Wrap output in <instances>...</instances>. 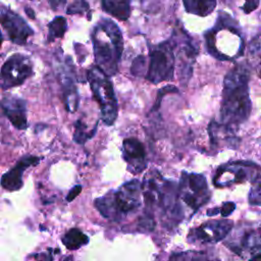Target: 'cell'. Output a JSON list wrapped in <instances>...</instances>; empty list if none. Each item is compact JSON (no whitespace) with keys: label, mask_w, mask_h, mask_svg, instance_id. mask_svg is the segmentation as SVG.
<instances>
[{"label":"cell","mask_w":261,"mask_h":261,"mask_svg":"<svg viewBox=\"0 0 261 261\" xmlns=\"http://www.w3.org/2000/svg\"><path fill=\"white\" fill-rule=\"evenodd\" d=\"M145 210L139 219V227L152 231L155 227L154 214L159 210L162 222L169 227L177 225L184 218L179 204L178 186L172 180L163 178L157 170L146 174L142 182Z\"/></svg>","instance_id":"cell-1"},{"label":"cell","mask_w":261,"mask_h":261,"mask_svg":"<svg viewBox=\"0 0 261 261\" xmlns=\"http://www.w3.org/2000/svg\"><path fill=\"white\" fill-rule=\"evenodd\" d=\"M249 79L250 71L245 63L237 64L224 77L220 122L233 130L244 123L251 113Z\"/></svg>","instance_id":"cell-2"},{"label":"cell","mask_w":261,"mask_h":261,"mask_svg":"<svg viewBox=\"0 0 261 261\" xmlns=\"http://www.w3.org/2000/svg\"><path fill=\"white\" fill-rule=\"evenodd\" d=\"M96 64L107 75H114L123 51L122 34L115 22L103 18L92 34Z\"/></svg>","instance_id":"cell-3"},{"label":"cell","mask_w":261,"mask_h":261,"mask_svg":"<svg viewBox=\"0 0 261 261\" xmlns=\"http://www.w3.org/2000/svg\"><path fill=\"white\" fill-rule=\"evenodd\" d=\"M141 195H143L142 184L138 179H132L117 190L109 191L95 199L94 205L104 218L120 221L140 208Z\"/></svg>","instance_id":"cell-4"},{"label":"cell","mask_w":261,"mask_h":261,"mask_svg":"<svg viewBox=\"0 0 261 261\" xmlns=\"http://www.w3.org/2000/svg\"><path fill=\"white\" fill-rule=\"evenodd\" d=\"M207 50L221 60H231L243 54L244 40L237 23L225 13H220L213 29L205 34Z\"/></svg>","instance_id":"cell-5"},{"label":"cell","mask_w":261,"mask_h":261,"mask_svg":"<svg viewBox=\"0 0 261 261\" xmlns=\"http://www.w3.org/2000/svg\"><path fill=\"white\" fill-rule=\"evenodd\" d=\"M87 77L92 93L101 110V118L106 125H112L117 117V100L109 75L97 65L88 70Z\"/></svg>","instance_id":"cell-6"},{"label":"cell","mask_w":261,"mask_h":261,"mask_svg":"<svg viewBox=\"0 0 261 261\" xmlns=\"http://www.w3.org/2000/svg\"><path fill=\"white\" fill-rule=\"evenodd\" d=\"M174 47L175 42L173 39H170L154 46L150 50L148 69L145 76L149 82L159 84L172 80L175 62Z\"/></svg>","instance_id":"cell-7"},{"label":"cell","mask_w":261,"mask_h":261,"mask_svg":"<svg viewBox=\"0 0 261 261\" xmlns=\"http://www.w3.org/2000/svg\"><path fill=\"white\" fill-rule=\"evenodd\" d=\"M178 196L193 213L197 212L211 197L205 176L200 173L182 171L178 184Z\"/></svg>","instance_id":"cell-8"},{"label":"cell","mask_w":261,"mask_h":261,"mask_svg":"<svg viewBox=\"0 0 261 261\" xmlns=\"http://www.w3.org/2000/svg\"><path fill=\"white\" fill-rule=\"evenodd\" d=\"M261 175V168L251 161H233L220 165L214 176L213 185L217 188H226L232 185L254 181Z\"/></svg>","instance_id":"cell-9"},{"label":"cell","mask_w":261,"mask_h":261,"mask_svg":"<svg viewBox=\"0 0 261 261\" xmlns=\"http://www.w3.org/2000/svg\"><path fill=\"white\" fill-rule=\"evenodd\" d=\"M33 74L31 59L20 53L11 55L1 67V88L10 89L21 85Z\"/></svg>","instance_id":"cell-10"},{"label":"cell","mask_w":261,"mask_h":261,"mask_svg":"<svg viewBox=\"0 0 261 261\" xmlns=\"http://www.w3.org/2000/svg\"><path fill=\"white\" fill-rule=\"evenodd\" d=\"M232 226L233 223L229 219L210 220L192 228L187 236V241L192 244H214L223 240Z\"/></svg>","instance_id":"cell-11"},{"label":"cell","mask_w":261,"mask_h":261,"mask_svg":"<svg viewBox=\"0 0 261 261\" xmlns=\"http://www.w3.org/2000/svg\"><path fill=\"white\" fill-rule=\"evenodd\" d=\"M225 245L240 256L245 254H254L253 256H255L261 250V225H249L239 229L233 234V239L226 242Z\"/></svg>","instance_id":"cell-12"},{"label":"cell","mask_w":261,"mask_h":261,"mask_svg":"<svg viewBox=\"0 0 261 261\" xmlns=\"http://www.w3.org/2000/svg\"><path fill=\"white\" fill-rule=\"evenodd\" d=\"M1 25L7 33L9 40L17 45H24L28 38L34 35V31L24 19L5 6L1 8Z\"/></svg>","instance_id":"cell-13"},{"label":"cell","mask_w":261,"mask_h":261,"mask_svg":"<svg viewBox=\"0 0 261 261\" xmlns=\"http://www.w3.org/2000/svg\"><path fill=\"white\" fill-rule=\"evenodd\" d=\"M122 157L127 164V169L134 173H140L147 167L146 150L137 138H126L122 141Z\"/></svg>","instance_id":"cell-14"},{"label":"cell","mask_w":261,"mask_h":261,"mask_svg":"<svg viewBox=\"0 0 261 261\" xmlns=\"http://www.w3.org/2000/svg\"><path fill=\"white\" fill-rule=\"evenodd\" d=\"M2 111L11 124L20 130L28 127L25 101L14 95L4 96L1 100Z\"/></svg>","instance_id":"cell-15"},{"label":"cell","mask_w":261,"mask_h":261,"mask_svg":"<svg viewBox=\"0 0 261 261\" xmlns=\"http://www.w3.org/2000/svg\"><path fill=\"white\" fill-rule=\"evenodd\" d=\"M41 158L33 155H25L20 158L17 163L1 177V186L4 190L13 192L19 190L22 185V174L23 171L32 165H37Z\"/></svg>","instance_id":"cell-16"},{"label":"cell","mask_w":261,"mask_h":261,"mask_svg":"<svg viewBox=\"0 0 261 261\" xmlns=\"http://www.w3.org/2000/svg\"><path fill=\"white\" fill-rule=\"evenodd\" d=\"M60 84L62 87V95L65 109L68 112H75L79 106V93L75 86V81L72 77L71 73H68V70L65 69L61 73Z\"/></svg>","instance_id":"cell-17"},{"label":"cell","mask_w":261,"mask_h":261,"mask_svg":"<svg viewBox=\"0 0 261 261\" xmlns=\"http://www.w3.org/2000/svg\"><path fill=\"white\" fill-rule=\"evenodd\" d=\"M104 11L119 20H126L130 14V0H102Z\"/></svg>","instance_id":"cell-18"},{"label":"cell","mask_w":261,"mask_h":261,"mask_svg":"<svg viewBox=\"0 0 261 261\" xmlns=\"http://www.w3.org/2000/svg\"><path fill=\"white\" fill-rule=\"evenodd\" d=\"M187 12L199 16L210 14L216 7V0H182Z\"/></svg>","instance_id":"cell-19"},{"label":"cell","mask_w":261,"mask_h":261,"mask_svg":"<svg viewBox=\"0 0 261 261\" xmlns=\"http://www.w3.org/2000/svg\"><path fill=\"white\" fill-rule=\"evenodd\" d=\"M61 241L66 249L77 250L82 246H85L89 243V238L82 230L73 227L64 233Z\"/></svg>","instance_id":"cell-20"},{"label":"cell","mask_w":261,"mask_h":261,"mask_svg":"<svg viewBox=\"0 0 261 261\" xmlns=\"http://www.w3.org/2000/svg\"><path fill=\"white\" fill-rule=\"evenodd\" d=\"M249 63L261 80V34L252 39L249 45Z\"/></svg>","instance_id":"cell-21"},{"label":"cell","mask_w":261,"mask_h":261,"mask_svg":"<svg viewBox=\"0 0 261 261\" xmlns=\"http://www.w3.org/2000/svg\"><path fill=\"white\" fill-rule=\"evenodd\" d=\"M96 129H97V125L91 128L87 125V123L83 119H79L74 123L73 141L80 145L85 144L88 140H90L95 135Z\"/></svg>","instance_id":"cell-22"},{"label":"cell","mask_w":261,"mask_h":261,"mask_svg":"<svg viewBox=\"0 0 261 261\" xmlns=\"http://www.w3.org/2000/svg\"><path fill=\"white\" fill-rule=\"evenodd\" d=\"M67 22L63 16H56L48 23V42H53L57 38H62L66 32Z\"/></svg>","instance_id":"cell-23"},{"label":"cell","mask_w":261,"mask_h":261,"mask_svg":"<svg viewBox=\"0 0 261 261\" xmlns=\"http://www.w3.org/2000/svg\"><path fill=\"white\" fill-rule=\"evenodd\" d=\"M147 59L144 55H139L137 56L130 66V72L132 74L136 75V76H142L144 75V73H147ZM146 76V75H145Z\"/></svg>","instance_id":"cell-24"},{"label":"cell","mask_w":261,"mask_h":261,"mask_svg":"<svg viewBox=\"0 0 261 261\" xmlns=\"http://www.w3.org/2000/svg\"><path fill=\"white\" fill-rule=\"evenodd\" d=\"M90 6L86 0H74L71 4H69L66 8L67 14H76V13H84L89 11Z\"/></svg>","instance_id":"cell-25"},{"label":"cell","mask_w":261,"mask_h":261,"mask_svg":"<svg viewBox=\"0 0 261 261\" xmlns=\"http://www.w3.org/2000/svg\"><path fill=\"white\" fill-rule=\"evenodd\" d=\"M248 201L251 205L261 206V180L255 182L251 188Z\"/></svg>","instance_id":"cell-26"},{"label":"cell","mask_w":261,"mask_h":261,"mask_svg":"<svg viewBox=\"0 0 261 261\" xmlns=\"http://www.w3.org/2000/svg\"><path fill=\"white\" fill-rule=\"evenodd\" d=\"M177 92V88L175 86H171V85H167L165 87H163L162 89L159 90L158 92V95H157V99H156V102L154 104V107L152 108V111L154 110H157L159 107H160V102L162 100V98L168 94V93H176Z\"/></svg>","instance_id":"cell-27"},{"label":"cell","mask_w":261,"mask_h":261,"mask_svg":"<svg viewBox=\"0 0 261 261\" xmlns=\"http://www.w3.org/2000/svg\"><path fill=\"white\" fill-rule=\"evenodd\" d=\"M236 205L233 202H225L223 203V205L220 208V213L223 217L228 216L229 214H231V212L234 210Z\"/></svg>","instance_id":"cell-28"},{"label":"cell","mask_w":261,"mask_h":261,"mask_svg":"<svg viewBox=\"0 0 261 261\" xmlns=\"http://www.w3.org/2000/svg\"><path fill=\"white\" fill-rule=\"evenodd\" d=\"M259 5V0H245V4L243 6V10L245 13H250L254 11Z\"/></svg>","instance_id":"cell-29"},{"label":"cell","mask_w":261,"mask_h":261,"mask_svg":"<svg viewBox=\"0 0 261 261\" xmlns=\"http://www.w3.org/2000/svg\"><path fill=\"white\" fill-rule=\"evenodd\" d=\"M82 192V186H75L73 187L69 193L67 194V197H66V201L67 202H71L73 199H75V197Z\"/></svg>","instance_id":"cell-30"},{"label":"cell","mask_w":261,"mask_h":261,"mask_svg":"<svg viewBox=\"0 0 261 261\" xmlns=\"http://www.w3.org/2000/svg\"><path fill=\"white\" fill-rule=\"evenodd\" d=\"M48 1H49L50 5H51V7H52L53 9L58 8L59 6L63 5V4L66 2V0H48Z\"/></svg>","instance_id":"cell-31"},{"label":"cell","mask_w":261,"mask_h":261,"mask_svg":"<svg viewBox=\"0 0 261 261\" xmlns=\"http://www.w3.org/2000/svg\"><path fill=\"white\" fill-rule=\"evenodd\" d=\"M24 11L27 13V15L30 17V18H35V13H34V10L30 7H24Z\"/></svg>","instance_id":"cell-32"},{"label":"cell","mask_w":261,"mask_h":261,"mask_svg":"<svg viewBox=\"0 0 261 261\" xmlns=\"http://www.w3.org/2000/svg\"><path fill=\"white\" fill-rule=\"evenodd\" d=\"M217 213H220V208H213V209H208L207 211V215L208 216H212L215 215Z\"/></svg>","instance_id":"cell-33"}]
</instances>
